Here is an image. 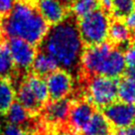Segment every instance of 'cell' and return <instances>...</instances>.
<instances>
[{
  "instance_id": "1",
  "label": "cell",
  "mask_w": 135,
  "mask_h": 135,
  "mask_svg": "<svg viewBox=\"0 0 135 135\" xmlns=\"http://www.w3.org/2000/svg\"><path fill=\"white\" fill-rule=\"evenodd\" d=\"M84 49L78 19L71 13L62 22L50 26L48 33L37 47V51L53 58L58 68L70 73L74 79L80 73Z\"/></svg>"
},
{
  "instance_id": "2",
  "label": "cell",
  "mask_w": 135,
  "mask_h": 135,
  "mask_svg": "<svg viewBox=\"0 0 135 135\" xmlns=\"http://www.w3.org/2000/svg\"><path fill=\"white\" fill-rule=\"evenodd\" d=\"M49 28L34 0H16L12 10L2 18L1 35L5 40L22 39L37 48Z\"/></svg>"
},
{
  "instance_id": "3",
  "label": "cell",
  "mask_w": 135,
  "mask_h": 135,
  "mask_svg": "<svg viewBox=\"0 0 135 135\" xmlns=\"http://www.w3.org/2000/svg\"><path fill=\"white\" fill-rule=\"evenodd\" d=\"M109 24V14L100 8L78 19L79 31L84 46H95L106 42Z\"/></svg>"
},
{
  "instance_id": "4",
  "label": "cell",
  "mask_w": 135,
  "mask_h": 135,
  "mask_svg": "<svg viewBox=\"0 0 135 135\" xmlns=\"http://www.w3.org/2000/svg\"><path fill=\"white\" fill-rule=\"evenodd\" d=\"M6 43L16 71L21 74H28L37 54V48L18 38L7 39Z\"/></svg>"
},
{
  "instance_id": "5",
  "label": "cell",
  "mask_w": 135,
  "mask_h": 135,
  "mask_svg": "<svg viewBox=\"0 0 135 135\" xmlns=\"http://www.w3.org/2000/svg\"><path fill=\"white\" fill-rule=\"evenodd\" d=\"M72 97H66L59 100H49L40 111L39 118L42 124L47 126L68 125Z\"/></svg>"
},
{
  "instance_id": "6",
  "label": "cell",
  "mask_w": 135,
  "mask_h": 135,
  "mask_svg": "<svg viewBox=\"0 0 135 135\" xmlns=\"http://www.w3.org/2000/svg\"><path fill=\"white\" fill-rule=\"evenodd\" d=\"M46 83L49 91V100H59L71 97L75 90L76 80L74 76L65 70L57 69L46 76Z\"/></svg>"
},
{
  "instance_id": "7",
  "label": "cell",
  "mask_w": 135,
  "mask_h": 135,
  "mask_svg": "<svg viewBox=\"0 0 135 135\" xmlns=\"http://www.w3.org/2000/svg\"><path fill=\"white\" fill-rule=\"evenodd\" d=\"M101 112L115 129L127 128L135 124V104L114 101L102 108Z\"/></svg>"
},
{
  "instance_id": "8",
  "label": "cell",
  "mask_w": 135,
  "mask_h": 135,
  "mask_svg": "<svg viewBox=\"0 0 135 135\" xmlns=\"http://www.w3.org/2000/svg\"><path fill=\"white\" fill-rule=\"evenodd\" d=\"M97 108L86 97L73 99L70 108L68 125L75 133L80 134L81 130L89 123Z\"/></svg>"
},
{
  "instance_id": "9",
  "label": "cell",
  "mask_w": 135,
  "mask_h": 135,
  "mask_svg": "<svg viewBox=\"0 0 135 135\" xmlns=\"http://www.w3.org/2000/svg\"><path fill=\"white\" fill-rule=\"evenodd\" d=\"M25 78L26 75L13 84L15 89V98L17 102L23 106L31 115L38 116L43 108V104L38 100L32 89H30Z\"/></svg>"
},
{
  "instance_id": "10",
  "label": "cell",
  "mask_w": 135,
  "mask_h": 135,
  "mask_svg": "<svg viewBox=\"0 0 135 135\" xmlns=\"http://www.w3.org/2000/svg\"><path fill=\"white\" fill-rule=\"evenodd\" d=\"M34 2L39 13L49 26L62 22L70 14L69 9L61 4L58 0H34Z\"/></svg>"
},
{
  "instance_id": "11",
  "label": "cell",
  "mask_w": 135,
  "mask_h": 135,
  "mask_svg": "<svg viewBox=\"0 0 135 135\" xmlns=\"http://www.w3.org/2000/svg\"><path fill=\"white\" fill-rule=\"evenodd\" d=\"M114 127L102 112L97 109L80 135H114Z\"/></svg>"
},
{
  "instance_id": "12",
  "label": "cell",
  "mask_w": 135,
  "mask_h": 135,
  "mask_svg": "<svg viewBox=\"0 0 135 135\" xmlns=\"http://www.w3.org/2000/svg\"><path fill=\"white\" fill-rule=\"evenodd\" d=\"M58 68V65L55 62V60L51 58L50 56L46 55L43 52L37 51V54L35 57L32 67L30 72L41 78H46L51 73L56 71Z\"/></svg>"
},
{
  "instance_id": "13",
  "label": "cell",
  "mask_w": 135,
  "mask_h": 135,
  "mask_svg": "<svg viewBox=\"0 0 135 135\" xmlns=\"http://www.w3.org/2000/svg\"><path fill=\"white\" fill-rule=\"evenodd\" d=\"M26 81L30 89H32L34 94L38 98V100L43 104V106L49 101V91L47 88V83L44 78L38 76L29 72L26 75Z\"/></svg>"
},
{
  "instance_id": "14",
  "label": "cell",
  "mask_w": 135,
  "mask_h": 135,
  "mask_svg": "<svg viewBox=\"0 0 135 135\" xmlns=\"http://www.w3.org/2000/svg\"><path fill=\"white\" fill-rule=\"evenodd\" d=\"M15 99V89L11 80L0 78V114H5Z\"/></svg>"
},
{
  "instance_id": "15",
  "label": "cell",
  "mask_w": 135,
  "mask_h": 135,
  "mask_svg": "<svg viewBox=\"0 0 135 135\" xmlns=\"http://www.w3.org/2000/svg\"><path fill=\"white\" fill-rule=\"evenodd\" d=\"M117 93L120 101L135 104V80L125 75L118 78Z\"/></svg>"
},
{
  "instance_id": "16",
  "label": "cell",
  "mask_w": 135,
  "mask_h": 135,
  "mask_svg": "<svg viewBox=\"0 0 135 135\" xmlns=\"http://www.w3.org/2000/svg\"><path fill=\"white\" fill-rule=\"evenodd\" d=\"M15 71V66L5 40L0 43V78L10 79Z\"/></svg>"
},
{
  "instance_id": "17",
  "label": "cell",
  "mask_w": 135,
  "mask_h": 135,
  "mask_svg": "<svg viewBox=\"0 0 135 135\" xmlns=\"http://www.w3.org/2000/svg\"><path fill=\"white\" fill-rule=\"evenodd\" d=\"M133 11H135V0H112L110 13L113 19L123 21Z\"/></svg>"
},
{
  "instance_id": "18",
  "label": "cell",
  "mask_w": 135,
  "mask_h": 135,
  "mask_svg": "<svg viewBox=\"0 0 135 135\" xmlns=\"http://www.w3.org/2000/svg\"><path fill=\"white\" fill-rule=\"evenodd\" d=\"M99 0H75L71 10L73 15H75L76 19H80L99 9Z\"/></svg>"
},
{
  "instance_id": "19",
  "label": "cell",
  "mask_w": 135,
  "mask_h": 135,
  "mask_svg": "<svg viewBox=\"0 0 135 135\" xmlns=\"http://www.w3.org/2000/svg\"><path fill=\"white\" fill-rule=\"evenodd\" d=\"M36 135H78L69 127V125L64 126H47L41 123Z\"/></svg>"
},
{
  "instance_id": "20",
  "label": "cell",
  "mask_w": 135,
  "mask_h": 135,
  "mask_svg": "<svg viewBox=\"0 0 135 135\" xmlns=\"http://www.w3.org/2000/svg\"><path fill=\"white\" fill-rule=\"evenodd\" d=\"M0 135H36L30 132L28 130H25L21 127L15 126L12 124H6L1 130Z\"/></svg>"
},
{
  "instance_id": "21",
  "label": "cell",
  "mask_w": 135,
  "mask_h": 135,
  "mask_svg": "<svg viewBox=\"0 0 135 135\" xmlns=\"http://www.w3.org/2000/svg\"><path fill=\"white\" fill-rule=\"evenodd\" d=\"M125 65L128 69L135 70V43H132L130 47L127 49V51L123 54Z\"/></svg>"
},
{
  "instance_id": "22",
  "label": "cell",
  "mask_w": 135,
  "mask_h": 135,
  "mask_svg": "<svg viewBox=\"0 0 135 135\" xmlns=\"http://www.w3.org/2000/svg\"><path fill=\"white\" fill-rule=\"evenodd\" d=\"M16 0H0V14L6 15L12 10Z\"/></svg>"
},
{
  "instance_id": "23",
  "label": "cell",
  "mask_w": 135,
  "mask_h": 135,
  "mask_svg": "<svg viewBox=\"0 0 135 135\" xmlns=\"http://www.w3.org/2000/svg\"><path fill=\"white\" fill-rule=\"evenodd\" d=\"M123 22L127 26V28L130 30V32H135V11H133L131 14H129L123 20Z\"/></svg>"
},
{
  "instance_id": "24",
  "label": "cell",
  "mask_w": 135,
  "mask_h": 135,
  "mask_svg": "<svg viewBox=\"0 0 135 135\" xmlns=\"http://www.w3.org/2000/svg\"><path fill=\"white\" fill-rule=\"evenodd\" d=\"M114 135H135V126L132 125L127 128H121V129H115Z\"/></svg>"
},
{
  "instance_id": "25",
  "label": "cell",
  "mask_w": 135,
  "mask_h": 135,
  "mask_svg": "<svg viewBox=\"0 0 135 135\" xmlns=\"http://www.w3.org/2000/svg\"><path fill=\"white\" fill-rule=\"evenodd\" d=\"M99 4L102 7V9L109 14L111 12L112 7V0H99Z\"/></svg>"
},
{
  "instance_id": "26",
  "label": "cell",
  "mask_w": 135,
  "mask_h": 135,
  "mask_svg": "<svg viewBox=\"0 0 135 135\" xmlns=\"http://www.w3.org/2000/svg\"><path fill=\"white\" fill-rule=\"evenodd\" d=\"M60 3L62 5H64L67 9H71L72 8L73 4L75 2V0H58Z\"/></svg>"
},
{
  "instance_id": "27",
  "label": "cell",
  "mask_w": 135,
  "mask_h": 135,
  "mask_svg": "<svg viewBox=\"0 0 135 135\" xmlns=\"http://www.w3.org/2000/svg\"><path fill=\"white\" fill-rule=\"evenodd\" d=\"M2 18H3V17L1 16V14H0V36H1V25H2Z\"/></svg>"
},
{
  "instance_id": "28",
  "label": "cell",
  "mask_w": 135,
  "mask_h": 135,
  "mask_svg": "<svg viewBox=\"0 0 135 135\" xmlns=\"http://www.w3.org/2000/svg\"><path fill=\"white\" fill-rule=\"evenodd\" d=\"M3 41H5V39L2 37V36H0V43L1 42H3Z\"/></svg>"
}]
</instances>
